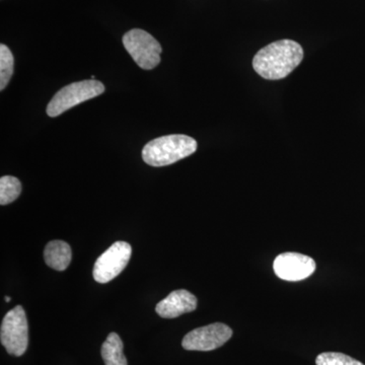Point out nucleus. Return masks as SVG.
<instances>
[{
    "mask_svg": "<svg viewBox=\"0 0 365 365\" xmlns=\"http://www.w3.org/2000/svg\"><path fill=\"white\" fill-rule=\"evenodd\" d=\"M71 246L63 241L49 242L44 250L46 264L54 270H66L71 264Z\"/></svg>",
    "mask_w": 365,
    "mask_h": 365,
    "instance_id": "9d476101",
    "label": "nucleus"
},
{
    "mask_svg": "<svg viewBox=\"0 0 365 365\" xmlns=\"http://www.w3.org/2000/svg\"><path fill=\"white\" fill-rule=\"evenodd\" d=\"M0 340L9 354L21 356L29 345V325L25 309L16 306L2 319Z\"/></svg>",
    "mask_w": 365,
    "mask_h": 365,
    "instance_id": "20e7f679",
    "label": "nucleus"
},
{
    "mask_svg": "<svg viewBox=\"0 0 365 365\" xmlns=\"http://www.w3.org/2000/svg\"><path fill=\"white\" fill-rule=\"evenodd\" d=\"M317 365H364L359 360L339 352H324L316 359Z\"/></svg>",
    "mask_w": 365,
    "mask_h": 365,
    "instance_id": "4468645a",
    "label": "nucleus"
},
{
    "mask_svg": "<svg viewBox=\"0 0 365 365\" xmlns=\"http://www.w3.org/2000/svg\"><path fill=\"white\" fill-rule=\"evenodd\" d=\"M316 262L313 258L299 253L280 254L273 263L274 272L285 281H302L307 279L316 271Z\"/></svg>",
    "mask_w": 365,
    "mask_h": 365,
    "instance_id": "6e6552de",
    "label": "nucleus"
},
{
    "mask_svg": "<svg viewBox=\"0 0 365 365\" xmlns=\"http://www.w3.org/2000/svg\"><path fill=\"white\" fill-rule=\"evenodd\" d=\"M197 148L198 143L192 137L173 134L158 137L146 144L143 158L151 167H165L193 155Z\"/></svg>",
    "mask_w": 365,
    "mask_h": 365,
    "instance_id": "f03ea898",
    "label": "nucleus"
},
{
    "mask_svg": "<svg viewBox=\"0 0 365 365\" xmlns=\"http://www.w3.org/2000/svg\"><path fill=\"white\" fill-rule=\"evenodd\" d=\"M131 255L132 248L128 242H114L96 261L93 270V278L102 284L110 282L126 268Z\"/></svg>",
    "mask_w": 365,
    "mask_h": 365,
    "instance_id": "423d86ee",
    "label": "nucleus"
},
{
    "mask_svg": "<svg viewBox=\"0 0 365 365\" xmlns=\"http://www.w3.org/2000/svg\"><path fill=\"white\" fill-rule=\"evenodd\" d=\"M14 55L6 45H0V91L9 85L14 74Z\"/></svg>",
    "mask_w": 365,
    "mask_h": 365,
    "instance_id": "ddd939ff",
    "label": "nucleus"
},
{
    "mask_svg": "<svg viewBox=\"0 0 365 365\" xmlns=\"http://www.w3.org/2000/svg\"><path fill=\"white\" fill-rule=\"evenodd\" d=\"M123 45L141 68L151 71L160 63L162 46L150 33L140 29H133L125 34Z\"/></svg>",
    "mask_w": 365,
    "mask_h": 365,
    "instance_id": "39448f33",
    "label": "nucleus"
},
{
    "mask_svg": "<svg viewBox=\"0 0 365 365\" xmlns=\"http://www.w3.org/2000/svg\"><path fill=\"white\" fill-rule=\"evenodd\" d=\"M91 79H96V76H91Z\"/></svg>",
    "mask_w": 365,
    "mask_h": 365,
    "instance_id": "dca6fc26",
    "label": "nucleus"
},
{
    "mask_svg": "<svg viewBox=\"0 0 365 365\" xmlns=\"http://www.w3.org/2000/svg\"><path fill=\"white\" fill-rule=\"evenodd\" d=\"M304 59V49L292 40H280L262 48L255 55V71L269 81H278L289 76Z\"/></svg>",
    "mask_w": 365,
    "mask_h": 365,
    "instance_id": "f257e3e1",
    "label": "nucleus"
},
{
    "mask_svg": "<svg viewBox=\"0 0 365 365\" xmlns=\"http://www.w3.org/2000/svg\"><path fill=\"white\" fill-rule=\"evenodd\" d=\"M21 184L18 178L4 176L0 179V204L7 205L21 195Z\"/></svg>",
    "mask_w": 365,
    "mask_h": 365,
    "instance_id": "f8f14e48",
    "label": "nucleus"
},
{
    "mask_svg": "<svg viewBox=\"0 0 365 365\" xmlns=\"http://www.w3.org/2000/svg\"><path fill=\"white\" fill-rule=\"evenodd\" d=\"M197 307V297L188 290L179 289L170 292L165 299L158 302L155 312L163 319H175L182 314L191 313Z\"/></svg>",
    "mask_w": 365,
    "mask_h": 365,
    "instance_id": "1a4fd4ad",
    "label": "nucleus"
},
{
    "mask_svg": "<svg viewBox=\"0 0 365 365\" xmlns=\"http://www.w3.org/2000/svg\"><path fill=\"white\" fill-rule=\"evenodd\" d=\"M6 302H11V297H6Z\"/></svg>",
    "mask_w": 365,
    "mask_h": 365,
    "instance_id": "2eb2a0df",
    "label": "nucleus"
},
{
    "mask_svg": "<svg viewBox=\"0 0 365 365\" xmlns=\"http://www.w3.org/2000/svg\"><path fill=\"white\" fill-rule=\"evenodd\" d=\"M104 91L105 86L96 79L71 83L55 93L47 106V115L49 117L59 116L67 110L102 95Z\"/></svg>",
    "mask_w": 365,
    "mask_h": 365,
    "instance_id": "7ed1b4c3",
    "label": "nucleus"
},
{
    "mask_svg": "<svg viewBox=\"0 0 365 365\" xmlns=\"http://www.w3.org/2000/svg\"><path fill=\"white\" fill-rule=\"evenodd\" d=\"M105 365H127L123 342L117 333H110L101 349Z\"/></svg>",
    "mask_w": 365,
    "mask_h": 365,
    "instance_id": "9b49d317",
    "label": "nucleus"
},
{
    "mask_svg": "<svg viewBox=\"0 0 365 365\" xmlns=\"http://www.w3.org/2000/svg\"><path fill=\"white\" fill-rule=\"evenodd\" d=\"M232 336V329L225 324H210L187 334L182 346L189 351H212L225 345Z\"/></svg>",
    "mask_w": 365,
    "mask_h": 365,
    "instance_id": "0eeeda50",
    "label": "nucleus"
}]
</instances>
